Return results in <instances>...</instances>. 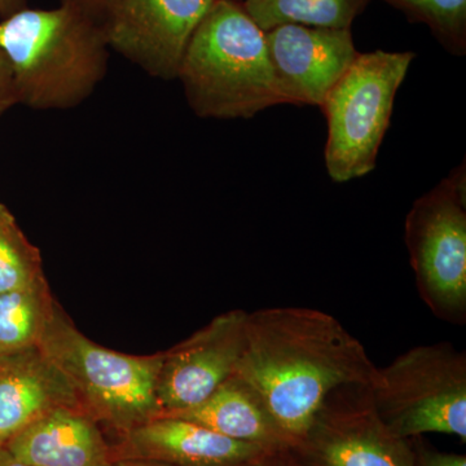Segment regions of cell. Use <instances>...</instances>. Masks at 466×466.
<instances>
[{
    "label": "cell",
    "instance_id": "6da1fadb",
    "mask_svg": "<svg viewBox=\"0 0 466 466\" xmlns=\"http://www.w3.org/2000/svg\"><path fill=\"white\" fill-rule=\"evenodd\" d=\"M376 370L366 348L339 319L284 306L247 312L233 375L257 391L294 449L330 392L352 383L370 386Z\"/></svg>",
    "mask_w": 466,
    "mask_h": 466
},
{
    "label": "cell",
    "instance_id": "7a4b0ae2",
    "mask_svg": "<svg viewBox=\"0 0 466 466\" xmlns=\"http://www.w3.org/2000/svg\"><path fill=\"white\" fill-rule=\"evenodd\" d=\"M0 48L17 104L32 109L75 108L108 70L110 48L100 24L66 3L0 18Z\"/></svg>",
    "mask_w": 466,
    "mask_h": 466
},
{
    "label": "cell",
    "instance_id": "3957f363",
    "mask_svg": "<svg viewBox=\"0 0 466 466\" xmlns=\"http://www.w3.org/2000/svg\"><path fill=\"white\" fill-rule=\"evenodd\" d=\"M177 78L201 118H251L291 104L269 57L265 32L240 2L216 0L193 34Z\"/></svg>",
    "mask_w": 466,
    "mask_h": 466
},
{
    "label": "cell",
    "instance_id": "277c9868",
    "mask_svg": "<svg viewBox=\"0 0 466 466\" xmlns=\"http://www.w3.org/2000/svg\"><path fill=\"white\" fill-rule=\"evenodd\" d=\"M41 348L69 380L97 424L124 435L161 415L157 381L164 352L131 357L101 348L57 308Z\"/></svg>",
    "mask_w": 466,
    "mask_h": 466
},
{
    "label": "cell",
    "instance_id": "5b68a950",
    "mask_svg": "<svg viewBox=\"0 0 466 466\" xmlns=\"http://www.w3.org/2000/svg\"><path fill=\"white\" fill-rule=\"evenodd\" d=\"M416 54L376 50L359 54L321 104L328 125L325 167L346 183L375 170L390 127L397 92Z\"/></svg>",
    "mask_w": 466,
    "mask_h": 466
},
{
    "label": "cell",
    "instance_id": "8992f818",
    "mask_svg": "<svg viewBox=\"0 0 466 466\" xmlns=\"http://www.w3.org/2000/svg\"><path fill=\"white\" fill-rule=\"evenodd\" d=\"M377 412L406 440L425 434L466 440V354L452 343L416 346L386 367L370 383Z\"/></svg>",
    "mask_w": 466,
    "mask_h": 466
},
{
    "label": "cell",
    "instance_id": "52a82bcc",
    "mask_svg": "<svg viewBox=\"0 0 466 466\" xmlns=\"http://www.w3.org/2000/svg\"><path fill=\"white\" fill-rule=\"evenodd\" d=\"M456 167L417 198L406 218V245L416 287L441 321H466V173Z\"/></svg>",
    "mask_w": 466,
    "mask_h": 466
},
{
    "label": "cell",
    "instance_id": "ba28073f",
    "mask_svg": "<svg viewBox=\"0 0 466 466\" xmlns=\"http://www.w3.org/2000/svg\"><path fill=\"white\" fill-rule=\"evenodd\" d=\"M293 450L309 466H419L413 441L385 424L370 386L359 383L328 395Z\"/></svg>",
    "mask_w": 466,
    "mask_h": 466
},
{
    "label": "cell",
    "instance_id": "9c48e42d",
    "mask_svg": "<svg viewBox=\"0 0 466 466\" xmlns=\"http://www.w3.org/2000/svg\"><path fill=\"white\" fill-rule=\"evenodd\" d=\"M216 0H109L99 24L109 48L164 81L177 79L193 34Z\"/></svg>",
    "mask_w": 466,
    "mask_h": 466
},
{
    "label": "cell",
    "instance_id": "30bf717a",
    "mask_svg": "<svg viewBox=\"0 0 466 466\" xmlns=\"http://www.w3.org/2000/svg\"><path fill=\"white\" fill-rule=\"evenodd\" d=\"M245 318L244 309L225 312L164 352L157 381L161 415L198 406L235 373L244 341Z\"/></svg>",
    "mask_w": 466,
    "mask_h": 466
},
{
    "label": "cell",
    "instance_id": "8fae6325",
    "mask_svg": "<svg viewBox=\"0 0 466 466\" xmlns=\"http://www.w3.org/2000/svg\"><path fill=\"white\" fill-rule=\"evenodd\" d=\"M265 35L276 75L293 106H321L359 55L350 29L288 24Z\"/></svg>",
    "mask_w": 466,
    "mask_h": 466
},
{
    "label": "cell",
    "instance_id": "7c38bea8",
    "mask_svg": "<svg viewBox=\"0 0 466 466\" xmlns=\"http://www.w3.org/2000/svg\"><path fill=\"white\" fill-rule=\"evenodd\" d=\"M269 447L231 440L211 429L162 415L121 435L113 461L137 460L170 466H240Z\"/></svg>",
    "mask_w": 466,
    "mask_h": 466
},
{
    "label": "cell",
    "instance_id": "4fadbf2b",
    "mask_svg": "<svg viewBox=\"0 0 466 466\" xmlns=\"http://www.w3.org/2000/svg\"><path fill=\"white\" fill-rule=\"evenodd\" d=\"M58 407L84 408L41 346L0 358V447Z\"/></svg>",
    "mask_w": 466,
    "mask_h": 466
},
{
    "label": "cell",
    "instance_id": "5bb4252c",
    "mask_svg": "<svg viewBox=\"0 0 466 466\" xmlns=\"http://www.w3.org/2000/svg\"><path fill=\"white\" fill-rule=\"evenodd\" d=\"M33 466H110L112 447L82 407H58L34 420L2 446Z\"/></svg>",
    "mask_w": 466,
    "mask_h": 466
},
{
    "label": "cell",
    "instance_id": "9a60e30c",
    "mask_svg": "<svg viewBox=\"0 0 466 466\" xmlns=\"http://www.w3.org/2000/svg\"><path fill=\"white\" fill-rule=\"evenodd\" d=\"M168 416L189 420L231 440L263 447H290L257 391L236 375L198 406Z\"/></svg>",
    "mask_w": 466,
    "mask_h": 466
},
{
    "label": "cell",
    "instance_id": "2e32d148",
    "mask_svg": "<svg viewBox=\"0 0 466 466\" xmlns=\"http://www.w3.org/2000/svg\"><path fill=\"white\" fill-rule=\"evenodd\" d=\"M57 308L46 279L0 293V358L41 346Z\"/></svg>",
    "mask_w": 466,
    "mask_h": 466
},
{
    "label": "cell",
    "instance_id": "e0dca14e",
    "mask_svg": "<svg viewBox=\"0 0 466 466\" xmlns=\"http://www.w3.org/2000/svg\"><path fill=\"white\" fill-rule=\"evenodd\" d=\"M370 0H242L251 20L263 30L276 26L305 25L350 29Z\"/></svg>",
    "mask_w": 466,
    "mask_h": 466
},
{
    "label": "cell",
    "instance_id": "ac0fdd59",
    "mask_svg": "<svg viewBox=\"0 0 466 466\" xmlns=\"http://www.w3.org/2000/svg\"><path fill=\"white\" fill-rule=\"evenodd\" d=\"M45 279L41 253L0 202V293L30 287Z\"/></svg>",
    "mask_w": 466,
    "mask_h": 466
},
{
    "label": "cell",
    "instance_id": "d6986e66",
    "mask_svg": "<svg viewBox=\"0 0 466 466\" xmlns=\"http://www.w3.org/2000/svg\"><path fill=\"white\" fill-rule=\"evenodd\" d=\"M412 23L426 24L451 54L466 51V0H383Z\"/></svg>",
    "mask_w": 466,
    "mask_h": 466
},
{
    "label": "cell",
    "instance_id": "ffe728a7",
    "mask_svg": "<svg viewBox=\"0 0 466 466\" xmlns=\"http://www.w3.org/2000/svg\"><path fill=\"white\" fill-rule=\"evenodd\" d=\"M419 466H466L465 455L441 452L428 446L422 437L412 438Z\"/></svg>",
    "mask_w": 466,
    "mask_h": 466
},
{
    "label": "cell",
    "instance_id": "44dd1931",
    "mask_svg": "<svg viewBox=\"0 0 466 466\" xmlns=\"http://www.w3.org/2000/svg\"><path fill=\"white\" fill-rule=\"evenodd\" d=\"M240 466H309L291 447H269Z\"/></svg>",
    "mask_w": 466,
    "mask_h": 466
},
{
    "label": "cell",
    "instance_id": "7402d4cb",
    "mask_svg": "<svg viewBox=\"0 0 466 466\" xmlns=\"http://www.w3.org/2000/svg\"><path fill=\"white\" fill-rule=\"evenodd\" d=\"M15 106H17V99L14 82H12L11 69H9L7 58L0 48V116L5 115Z\"/></svg>",
    "mask_w": 466,
    "mask_h": 466
},
{
    "label": "cell",
    "instance_id": "603a6c76",
    "mask_svg": "<svg viewBox=\"0 0 466 466\" xmlns=\"http://www.w3.org/2000/svg\"><path fill=\"white\" fill-rule=\"evenodd\" d=\"M109 0H61V3L73 5V7L81 9L88 16L95 18L99 23L101 14L104 8L108 5Z\"/></svg>",
    "mask_w": 466,
    "mask_h": 466
},
{
    "label": "cell",
    "instance_id": "cb8c5ba5",
    "mask_svg": "<svg viewBox=\"0 0 466 466\" xmlns=\"http://www.w3.org/2000/svg\"><path fill=\"white\" fill-rule=\"evenodd\" d=\"M26 8V0H0V18L11 16Z\"/></svg>",
    "mask_w": 466,
    "mask_h": 466
},
{
    "label": "cell",
    "instance_id": "d4e9b609",
    "mask_svg": "<svg viewBox=\"0 0 466 466\" xmlns=\"http://www.w3.org/2000/svg\"><path fill=\"white\" fill-rule=\"evenodd\" d=\"M0 466H33L29 464H25V462L18 461V460L12 458L11 455L0 447Z\"/></svg>",
    "mask_w": 466,
    "mask_h": 466
},
{
    "label": "cell",
    "instance_id": "484cf974",
    "mask_svg": "<svg viewBox=\"0 0 466 466\" xmlns=\"http://www.w3.org/2000/svg\"><path fill=\"white\" fill-rule=\"evenodd\" d=\"M110 466H170V465L156 464V462H148V461H137V460H116V461H113V464Z\"/></svg>",
    "mask_w": 466,
    "mask_h": 466
},
{
    "label": "cell",
    "instance_id": "4316f807",
    "mask_svg": "<svg viewBox=\"0 0 466 466\" xmlns=\"http://www.w3.org/2000/svg\"><path fill=\"white\" fill-rule=\"evenodd\" d=\"M232 2H242V0H232Z\"/></svg>",
    "mask_w": 466,
    "mask_h": 466
}]
</instances>
